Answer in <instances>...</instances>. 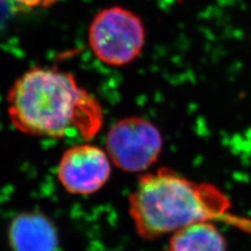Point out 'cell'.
Masks as SVG:
<instances>
[{
    "mask_svg": "<svg viewBox=\"0 0 251 251\" xmlns=\"http://www.w3.org/2000/svg\"><path fill=\"white\" fill-rule=\"evenodd\" d=\"M167 251H227V242L213 222H199L173 232Z\"/></svg>",
    "mask_w": 251,
    "mask_h": 251,
    "instance_id": "52a82bcc",
    "label": "cell"
},
{
    "mask_svg": "<svg viewBox=\"0 0 251 251\" xmlns=\"http://www.w3.org/2000/svg\"><path fill=\"white\" fill-rule=\"evenodd\" d=\"M6 110L16 129L38 137L75 135L89 140L104 123L100 101L73 74L57 67L26 70L7 92Z\"/></svg>",
    "mask_w": 251,
    "mask_h": 251,
    "instance_id": "6da1fadb",
    "label": "cell"
},
{
    "mask_svg": "<svg viewBox=\"0 0 251 251\" xmlns=\"http://www.w3.org/2000/svg\"><path fill=\"white\" fill-rule=\"evenodd\" d=\"M146 30L139 17L120 6L99 12L88 30L90 50L104 64L121 67L134 61L143 50Z\"/></svg>",
    "mask_w": 251,
    "mask_h": 251,
    "instance_id": "3957f363",
    "label": "cell"
},
{
    "mask_svg": "<svg viewBox=\"0 0 251 251\" xmlns=\"http://www.w3.org/2000/svg\"><path fill=\"white\" fill-rule=\"evenodd\" d=\"M107 152L90 144L76 145L63 153L57 176L64 190L75 196H90L103 188L111 176Z\"/></svg>",
    "mask_w": 251,
    "mask_h": 251,
    "instance_id": "5b68a950",
    "label": "cell"
},
{
    "mask_svg": "<svg viewBox=\"0 0 251 251\" xmlns=\"http://www.w3.org/2000/svg\"><path fill=\"white\" fill-rule=\"evenodd\" d=\"M16 1L20 2L21 4L25 5V6H36V5H39V4H43L45 2H49L50 0H16Z\"/></svg>",
    "mask_w": 251,
    "mask_h": 251,
    "instance_id": "ba28073f",
    "label": "cell"
},
{
    "mask_svg": "<svg viewBox=\"0 0 251 251\" xmlns=\"http://www.w3.org/2000/svg\"><path fill=\"white\" fill-rule=\"evenodd\" d=\"M229 208V199L217 186L192 181L168 168L140 176L129 197L135 231L148 241L195 223L213 222Z\"/></svg>",
    "mask_w": 251,
    "mask_h": 251,
    "instance_id": "7a4b0ae2",
    "label": "cell"
},
{
    "mask_svg": "<svg viewBox=\"0 0 251 251\" xmlns=\"http://www.w3.org/2000/svg\"><path fill=\"white\" fill-rule=\"evenodd\" d=\"M7 240L12 251H57L59 247L56 225L38 210L16 216L7 228Z\"/></svg>",
    "mask_w": 251,
    "mask_h": 251,
    "instance_id": "8992f818",
    "label": "cell"
},
{
    "mask_svg": "<svg viewBox=\"0 0 251 251\" xmlns=\"http://www.w3.org/2000/svg\"><path fill=\"white\" fill-rule=\"evenodd\" d=\"M163 139L156 126L139 116H130L116 122L107 133L106 151L119 169L144 172L158 160Z\"/></svg>",
    "mask_w": 251,
    "mask_h": 251,
    "instance_id": "277c9868",
    "label": "cell"
}]
</instances>
